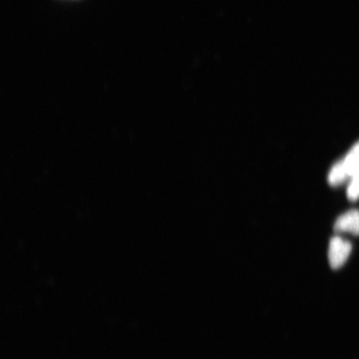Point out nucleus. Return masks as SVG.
<instances>
[{
    "instance_id": "nucleus-1",
    "label": "nucleus",
    "mask_w": 359,
    "mask_h": 359,
    "mask_svg": "<svg viewBox=\"0 0 359 359\" xmlns=\"http://www.w3.org/2000/svg\"><path fill=\"white\" fill-rule=\"evenodd\" d=\"M352 245L348 241H344L343 238L334 236L332 238L330 242L329 262L333 269H339L346 263L350 254L352 251Z\"/></svg>"
},
{
    "instance_id": "nucleus-2",
    "label": "nucleus",
    "mask_w": 359,
    "mask_h": 359,
    "mask_svg": "<svg viewBox=\"0 0 359 359\" xmlns=\"http://www.w3.org/2000/svg\"><path fill=\"white\" fill-rule=\"evenodd\" d=\"M334 231L338 233H350L359 236V210H351L340 215L334 224Z\"/></svg>"
},
{
    "instance_id": "nucleus-3",
    "label": "nucleus",
    "mask_w": 359,
    "mask_h": 359,
    "mask_svg": "<svg viewBox=\"0 0 359 359\" xmlns=\"http://www.w3.org/2000/svg\"><path fill=\"white\" fill-rule=\"evenodd\" d=\"M342 161L345 170L348 174L349 179L353 175L359 172V142L354 145L351 150Z\"/></svg>"
},
{
    "instance_id": "nucleus-4",
    "label": "nucleus",
    "mask_w": 359,
    "mask_h": 359,
    "mask_svg": "<svg viewBox=\"0 0 359 359\" xmlns=\"http://www.w3.org/2000/svg\"><path fill=\"white\" fill-rule=\"evenodd\" d=\"M327 179H329L330 185L333 187L342 185V184L349 180L348 174L344 167L342 161H338V163L333 165Z\"/></svg>"
},
{
    "instance_id": "nucleus-5",
    "label": "nucleus",
    "mask_w": 359,
    "mask_h": 359,
    "mask_svg": "<svg viewBox=\"0 0 359 359\" xmlns=\"http://www.w3.org/2000/svg\"><path fill=\"white\" fill-rule=\"evenodd\" d=\"M349 180L348 197L350 201H356L359 198V172L353 175Z\"/></svg>"
}]
</instances>
